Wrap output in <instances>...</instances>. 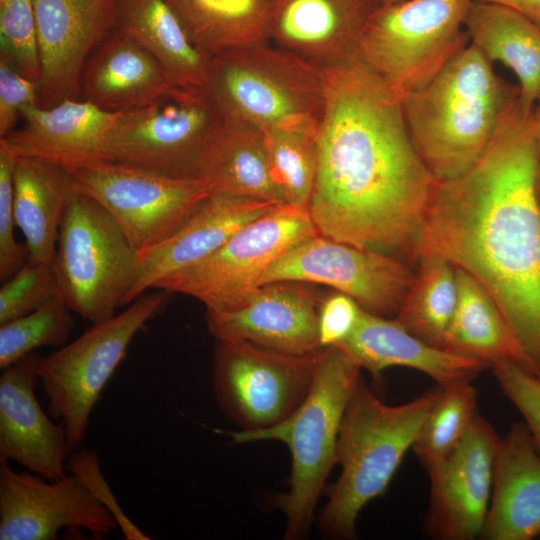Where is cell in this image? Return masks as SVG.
Listing matches in <instances>:
<instances>
[{
  "label": "cell",
  "instance_id": "obj_23",
  "mask_svg": "<svg viewBox=\"0 0 540 540\" xmlns=\"http://www.w3.org/2000/svg\"><path fill=\"white\" fill-rule=\"evenodd\" d=\"M373 378L390 367H407L432 378L439 386L471 382L487 368L482 362L434 347L407 331L396 319L360 308L355 329L336 345Z\"/></svg>",
  "mask_w": 540,
  "mask_h": 540
},
{
  "label": "cell",
  "instance_id": "obj_20",
  "mask_svg": "<svg viewBox=\"0 0 540 540\" xmlns=\"http://www.w3.org/2000/svg\"><path fill=\"white\" fill-rule=\"evenodd\" d=\"M374 0H271L268 41L323 69L357 49Z\"/></svg>",
  "mask_w": 540,
  "mask_h": 540
},
{
  "label": "cell",
  "instance_id": "obj_37",
  "mask_svg": "<svg viewBox=\"0 0 540 540\" xmlns=\"http://www.w3.org/2000/svg\"><path fill=\"white\" fill-rule=\"evenodd\" d=\"M53 262L29 260L0 288V325L59 299Z\"/></svg>",
  "mask_w": 540,
  "mask_h": 540
},
{
  "label": "cell",
  "instance_id": "obj_24",
  "mask_svg": "<svg viewBox=\"0 0 540 540\" xmlns=\"http://www.w3.org/2000/svg\"><path fill=\"white\" fill-rule=\"evenodd\" d=\"M176 87L148 50L116 29L88 57L80 78L83 99L111 113L145 107Z\"/></svg>",
  "mask_w": 540,
  "mask_h": 540
},
{
  "label": "cell",
  "instance_id": "obj_8",
  "mask_svg": "<svg viewBox=\"0 0 540 540\" xmlns=\"http://www.w3.org/2000/svg\"><path fill=\"white\" fill-rule=\"evenodd\" d=\"M156 290L143 293L126 310L92 324L74 341L40 358L38 375L48 414L64 423L70 452L81 447L91 413L135 335L166 309L171 293Z\"/></svg>",
  "mask_w": 540,
  "mask_h": 540
},
{
  "label": "cell",
  "instance_id": "obj_10",
  "mask_svg": "<svg viewBox=\"0 0 540 540\" xmlns=\"http://www.w3.org/2000/svg\"><path fill=\"white\" fill-rule=\"evenodd\" d=\"M316 234L308 209L276 205L241 227L212 254L164 277L153 288L191 296L206 311L232 310L261 286L262 276L277 258Z\"/></svg>",
  "mask_w": 540,
  "mask_h": 540
},
{
  "label": "cell",
  "instance_id": "obj_42",
  "mask_svg": "<svg viewBox=\"0 0 540 540\" xmlns=\"http://www.w3.org/2000/svg\"><path fill=\"white\" fill-rule=\"evenodd\" d=\"M360 306L340 291L321 298L318 310V335L321 348L336 346L347 339L357 324Z\"/></svg>",
  "mask_w": 540,
  "mask_h": 540
},
{
  "label": "cell",
  "instance_id": "obj_29",
  "mask_svg": "<svg viewBox=\"0 0 540 540\" xmlns=\"http://www.w3.org/2000/svg\"><path fill=\"white\" fill-rule=\"evenodd\" d=\"M114 29L148 50L175 85L204 90L209 58L193 43L167 0H120Z\"/></svg>",
  "mask_w": 540,
  "mask_h": 540
},
{
  "label": "cell",
  "instance_id": "obj_40",
  "mask_svg": "<svg viewBox=\"0 0 540 540\" xmlns=\"http://www.w3.org/2000/svg\"><path fill=\"white\" fill-rule=\"evenodd\" d=\"M67 469L79 477L94 495L105 505L117 521L118 527L128 540L150 539L119 507L100 468V459L93 449L71 451L67 458Z\"/></svg>",
  "mask_w": 540,
  "mask_h": 540
},
{
  "label": "cell",
  "instance_id": "obj_4",
  "mask_svg": "<svg viewBox=\"0 0 540 540\" xmlns=\"http://www.w3.org/2000/svg\"><path fill=\"white\" fill-rule=\"evenodd\" d=\"M438 386L396 406L382 402L361 378L346 407L337 444L340 476L320 528L333 538L355 536L365 505L382 495L441 396Z\"/></svg>",
  "mask_w": 540,
  "mask_h": 540
},
{
  "label": "cell",
  "instance_id": "obj_47",
  "mask_svg": "<svg viewBox=\"0 0 540 540\" xmlns=\"http://www.w3.org/2000/svg\"><path fill=\"white\" fill-rule=\"evenodd\" d=\"M538 102H539V106H540V98H539V101H538Z\"/></svg>",
  "mask_w": 540,
  "mask_h": 540
},
{
  "label": "cell",
  "instance_id": "obj_45",
  "mask_svg": "<svg viewBox=\"0 0 540 540\" xmlns=\"http://www.w3.org/2000/svg\"><path fill=\"white\" fill-rule=\"evenodd\" d=\"M402 1H405V0H374L377 6L390 5V4H394V3H398Z\"/></svg>",
  "mask_w": 540,
  "mask_h": 540
},
{
  "label": "cell",
  "instance_id": "obj_15",
  "mask_svg": "<svg viewBox=\"0 0 540 540\" xmlns=\"http://www.w3.org/2000/svg\"><path fill=\"white\" fill-rule=\"evenodd\" d=\"M0 458V540H54L63 529L109 535L117 521L87 485L70 473L48 480L16 472Z\"/></svg>",
  "mask_w": 540,
  "mask_h": 540
},
{
  "label": "cell",
  "instance_id": "obj_11",
  "mask_svg": "<svg viewBox=\"0 0 540 540\" xmlns=\"http://www.w3.org/2000/svg\"><path fill=\"white\" fill-rule=\"evenodd\" d=\"M223 122L204 90L177 86L157 102L119 113L106 159L197 179L201 158Z\"/></svg>",
  "mask_w": 540,
  "mask_h": 540
},
{
  "label": "cell",
  "instance_id": "obj_25",
  "mask_svg": "<svg viewBox=\"0 0 540 540\" xmlns=\"http://www.w3.org/2000/svg\"><path fill=\"white\" fill-rule=\"evenodd\" d=\"M540 536V454L524 422L499 438L490 505L480 538L531 540Z\"/></svg>",
  "mask_w": 540,
  "mask_h": 540
},
{
  "label": "cell",
  "instance_id": "obj_21",
  "mask_svg": "<svg viewBox=\"0 0 540 540\" xmlns=\"http://www.w3.org/2000/svg\"><path fill=\"white\" fill-rule=\"evenodd\" d=\"M118 115L84 99L51 107L33 105L23 110L22 126L0 140L17 157H37L69 167L106 159L107 140Z\"/></svg>",
  "mask_w": 540,
  "mask_h": 540
},
{
  "label": "cell",
  "instance_id": "obj_35",
  "mask_svg": "<svg viewBox=\"0 0 540 540\" xmlns=\"http://www.w3.org/2000/svg\"><path fill=\"white\" fill-rule=\"evenodd\" d=\"M75 326L71 309L59 298L23 317L0 325L3 370L40 347H62Z\"/></svg>",
  "mask_w": 540,
  "mask_h": 540
},
{
  "label": "cell",
  "instance_id": "obj_14",
  "mask_svg": "<svg viewBox=\"0 0 540 540\" xmlns=\"http://www.w3.org/2000/svg\"><path fill=\"white\" fill-rule=\"evenodd\" d=\"M413 277L414 271L394 255L316 234L277 258L260 285L275 281L322 284L347 294L364 310L388 317L396 315Z\"/></svg>",
  "mask_w": 540,
  "mask_h": 540
},
{
  "label": "cell",
  "instance_id": "obj_36",
  "mask_svg": "<svg viewBox=\"0 0 540 540\" xmlns=\"http://www.w3.org/2000/svg\"><path fill=\"white\" fill-rule=\"evenodd\" d=\"M0 60L40 85L42 61L33 0L0 1Z\"/></svg>",
  "mask_w": 540,
  "mask_h": 540
},
{
  "label": "cell",
  "instance_id": "obj_13",
  "mask_svg": "<svg viewBox=\"0 0 540 540\" xmlns=\"http://www.w3.org/2000/svg\"><path fill=\"white\" fill-rule=\"evenodd\" d=\"M141 253L176 231L210 196L197 179L175 178L98 159L65 167Z\"/></svg>",
  "mask_w": 540,
  "mask_h": 540
},
{
  "label": "cell",
  "instance_id": "obj_26",
  "mask_svg": "<svg viewBox=\"0 0 540 540\" xmlns=\"http://www.w3.org/2000/svg\"><path fill=\"white\" fill-rule=\"evenodd\" d=\"M197 179L210 195L286 204L265 131L245 121L224 119L201 158Z\"/></svg>",
  "mask_w": 540,
  "mask_h": 540
},
{
  "label": "cell",
  "instance_id": "obj_2",
  "mask_svg": "<svg viewBox=\"0 0 540 540\" xmlns=\"http://www.w3.org/2000/svg\"><path fill=\"white\" fill-rule=\"evenodd\" d=\"M533 110L519 97L459 176L439 182L416 250L444 257L493 298L540 376V169Z\"/></svg>",
  "mask_w": 540,
  "mask_h": 540
},
{
  "label": "cell",
  "instance_id": "obj_41",
  "mask_svg": "<svg viewBox=\"0 0 540 540\" xmlns=\"http://www.w3.org/2000/svg\"><path fill=\"white\" fill-rule=\"evenodd\" d=\"M40 105V85L0 60V138L12 132L25 108Z\"/></svg>",
  "mask_w": 540,
  "mask_h": 540
},
{
  "label": "cell",
  "instance_id": "obj_12",
  "mask_svg": "<svg viewBox=\"0 0 540 540\" xmlns=\"http://www.w3.org/2000/svg\"><path fill=\"white\" fill-rule=\"evenodd\" d=\"M319 351L294 355L241 339L217 340L213 386L221 411L241 430L278 424L309 394Z\"/></svg>",
  "mask_w": 540,
  "mask_h": 540
},
{
  "label": "cell",
  "instance_id": "obj_27",
  "mask_svg": "<svg viewBox=\"0 0 540 540\" xmlns=\"http://www.w3.org/2000/svg\"><path fill=\"white\" fill-rule=\"evenodd\" d=\"M78 191L76 179L65 167L37 157L16 156L13 212L29 260L53 262L62 218Z\"/></svg>",
  "mask_w": 540,
  "mask_h": 540
},
{
  "label": "cell",
  "instance_id": "obj_1",
  "mask_svg": "<svg viewBox=\"0 0 540 540\" xmlns=\"http://www.w3.org/2000/svg\"><path fill=\"white\" fill-rule=\"evenodd\" d=\"M322 70L311 219L324 237L415 261L439 181L414 147L402 96L358 49Z\"/></svg>",
  "mask_w": 540,
  "mask_h": 540
},
{
  "label": "cell",
  "instance_id": "obj_28",
  "mask_svg": "<svg viewBox=\"0 0 540 540\" xmlns=\"http://www.w3.org/2000/svg\"><path fill=\"white\" fill-rule=\"evenodd\" d=\"M456 279L457 304L444 350L478 360L490 368L500 362H513L537 375L530 358L486 289L459 268H456Z\"/></svg>",
  "mask_w": 540,
  "mask_h": 540
},
{
  "label": "cell",
  "instance_id": "obj_16",
  "mask_svg": "<svg viewBox=\"0 0 540 540\" xmlns=\"http://www.w3.org/2000/svg\"><path fill=\"white\" fill-rule=\"evenodd\" d=\"M499 438L478 412L456 450L428 474L427 531L431 537L473 540L481 536L491 500Z\"/></svg>",
  "mask_w": 540,
  "mask_h": 540
},
{
  "label": "cell",
  "instance_id": "obj_44",
  "mask_svg": "<svg viewBox=\"0 0 540 540\" xmlns=\"http://www.w3.org/2000/svg\"><path fill=\"white\" fill-rule=\"evenodd\" d=\"M534 137H535L538 155L540 158V106L534 114Z\"/></svg>",
  "mask_w": 540,
  "mask_h": 540
},
{
  "label": "cell",
  "instance_id": "obj_39",
  "mask_svg": "<svg viewBox=\"0 0 540 540\" xmlns=\"http://www.w3.org/2000/svg\"><path fill=\"white\" fill-rule=\"evenodd\" d=\"M500 388L520 412L540 454V376L513 362L491 367Z\"/></svg>",
  "mask_w": 540,
  "mask_h": 540
},
{
  "label": "cell",
  "instance_id": "obj_30",
  "mask_svg": "<svg viewBox=\"0 0 540 540\" xmlns=\"http://www.w3.org/2000/svg\"><path fill=\"white\" fill-rule=\"evenodd\" d=\"M465 30L488 60L514 72L519 103L524 110H533L540 98V28L511 9L473 1Z\"/></svg>",
  "mask_w": 540,
  "mask_h": 540
},
{
  "label": "cell",
  "instance_id": "obj_48",
  "mask_svg": "<svg viewBox=\"0 0 540 540\" xmlns=\"http://www.w3.org/2000/svg\"><path fill=\"white\" fill-rule=\"evenodd\" d=\"M0 1H3V0H0Z\"/></svg>",
  "mask_w": 540,
  "mask_h": 540
},
{
  "label": "cell",
  "instance_id": "obj_7",
  "mask_svg": "<svg viewBox=\"0 0 540 540\" xmlns=\"http://www.w3.org/2000/svg\"><path fill=\"white\" fill-rule=\"evenodd\" d=\"M53 266L60 299L94 324L128 304L141 254L112 216L79 188L62 218Z\"/></svg>",
  "mask_w": 540,
  "mask_h": 540
},
{
  "label": "cell",
  "instance_id": "obj_46",
  "mask_svg": "<svg viewBox=\"0 0 540 540\" xmlns=\"http://www.w3.org/2000/svg\"><path fill=\"white\" fill-rule=\"evenodd\" d=\"M536 197H537L538 205L540 208V169H539L537 180H536Z\"/></svg>",
  "mask_w": 540,
  "mask_h": 540
},
{
  "label": "cell",
  "instance_id": "obj_6",
  "mask_svg": "<svg viewBox=\"0 0 540 540\" xmlns=\"http://www.w3.org/2000/svg\"><path fill=\"white\" fill-rule=\"evenodd\" d=\"M204 92L223 119L263 130L318 128L324 106L323 70L270 42L209 59Z\"/></svg>",
  "mask_w": 540,
  "mask_h": 540
},
{
  "label": "cell",
  "instance_id": "obj_31",
  "mask_svg": "<svg viewBox=\"0 0 540 540\" xmlns=\"http://www.w3.org/2000/svg\"><path fill=\"white\" fill-rule=\"evenodd\" d=\"M193 43L209 59L268 41L271 0H167Z\"/></svg>",
  "mask_w": 540,
  "mask_h": 540
},
{
  "label": "cell",
  "instance_id": "obj_22",
  "mask_svg": "<svg viewBox=\"0 0 540 540\" xmlns=\"http://www.w3.org/2000/svg\"><path fill=\"white\" fill-rule=\"evenodd\" d=\"M276 205L253 198L210 195L176 231L141 253L139 278L128 304L164 277L212 254L241 227Z\"/></svg>",
  "mask_w": 540,
  "mask_h": 540
},
{
  "label": "cell",
  "instance_id": "obj_38",
  "mask_svg": "<svg viewBox=\"0 0 540 540\" xmlns=\"http://www.w3.org/2000/svg\"><path fill=\"white\" fill-rule=\"evenodd\" d=\"M16 156L0 140V280L11 278L27 261L26 245L14 235L13 170Z\"/></svg>",
  "mask_w": 540,
  "mask_h": 540
},
{
  "label": "cell",
  "instance_id": "obj_33",
  "mask_svg": "<svg viewBox=\"0 0 540 540\" xmlns=\"http://www.w3.org/2000/svg\"><path fill=\"white\" fill-rule=\"evenodd\" d=\"M478 412L477 392L471 382L442 387L440 398L412 446L427 474L456 450Z\"/></svg>",
  "mask_w": 540,
  "mask_h": 540
},
{
  "label": "cell",
  "instance_id": "obj_9",
  "mask_svg": "<svg viewBox=\"0 0 540 540\" xmlns=\"http://www.w3.org/2000/svg\"><path fill=\"white\" fill-rule=\"evenodd\" d=\"M473 0H405L378 6L357 49L402 97L428 83L469 43Z\"/></svg>",
  "mask_w": 540,
  "mask_h": 540
},
{
  "label": "cell",
  "instance_id": "obj_17",
  "mask_svg": "<svg viewBox=\"0 0 540 540\" xmlns=\"http://www.w3.org/2000/svg\"><path fill=\"white\" fill-rule=\"evenodd\" d=\"M120 0H33L41 61L40 106L77 99L83 67L114 30Z\"/></svg>",
  "mask_w": 540,
  "mask_h": 540
},
{
  "label": "cell",
  "instance_id": "obj_32",
  "mask_svg": "<svg viewBox=\"0 0 540 540\" xmlns=\"http://www.w3.org/2000/svg\"><path fill=\"white\" fill-rule=\"evenodd\" d=\"M456 304V267L442 256L425 254L417 260L395 319L424 342L444 349Z\"/></svg>",
  "mask_w": 540,
  "mask_h": 540
},
{
  "label": "cell",
  "instance_id": "obj_18",
  "mask_svg": "<svg viewBox=\"0 0 540 540\" xmlns=\"http://www.w3.org/2000/svg\"><path fill=\"white\" fill-rule=\"evenodd\" d=\"M320 300L315 284L275 281L259 286L232 310L206 311V322L216 340L241 339L283 353L307 355L322 349Z\"/></svg>",
  "mask_w": 540,
  "mask_h": 540
},
{
  "label": "cell",
  "instance_id": "obj_3",
  "mask_svg": "<svg viewBox=\"0 0 540 540\" xmlns=\"http://www.w3.org/2000/svg\"><path fill=\"white\" fill-rule=\"evenodd\" d=\"M518 97L519 87L497 75L469 43L428 83L405 94L402 104L417 153L442 182L476 162Z\"/></svg>",
  "mask_w": 540,
  "mask_h": 540
},
{
  "label": "cell",
  "instance_id": "obj_19",
  "mask_svg": "<svg viewBox=\"0 0 540 540\" xmlns=\"http://www.w3.org/2000/svg\"><path fill=\"white\" fill-rule=\"evenodd\" d=\"M40 358L35 351L3 369L0 376V458L58 480L66 475L70 451L64 423L55 424L35 394Z\"/></svg>",
  "mask_w": 540,
  "mask_h": 540
},
{
  "label": "cell",
  "instance_id": "obj_43",
  "mask_svg": "<svg viewBox=\"0 0 540 540\" xmlns=\"http://www.w3.org/2000/svg\"><path fill=\"white\" fill-rule=\"evenodd\" d=\"M511 9L540 28V0H473Z\"/></svg>",
  "mask_w": 540,
  "mask_h": 540
},
{
  "label": "cell",
  "instance_id": "obj_34",
  "mask_svg": "<svg viewBox=\"0 0 540 540\" xmlns=\"http://www.w3.org/2000/svg\"><path fill=\"white\" fill-rule=\"evenodd\" d=\"M317 130L311 127L264 130L286 204L308 209L317 170Z\"/></svg>",
  "mask_w": 540,
  "mask_h": 540
},
{
  "label": "cell",
  "instance_id": "obj_5",
  "mask_svg": "<svg viewBox=\"0 0 540 540\" xmlns=\"http://www.w3.org/2000/svg\"><path fill=\"white\" fill-rule=\"evenodd\" d=\"M361 368L338 346L322 348L311 390L287 418L268 428L231 432L235 443L276 440L291 454L289 491L280 506L284 538L303 537L310 526L325 480L337 464L340 427Z\"/></svg>",
  "mask_w": 540,
  "mask_h": 540
}]
</instances>
